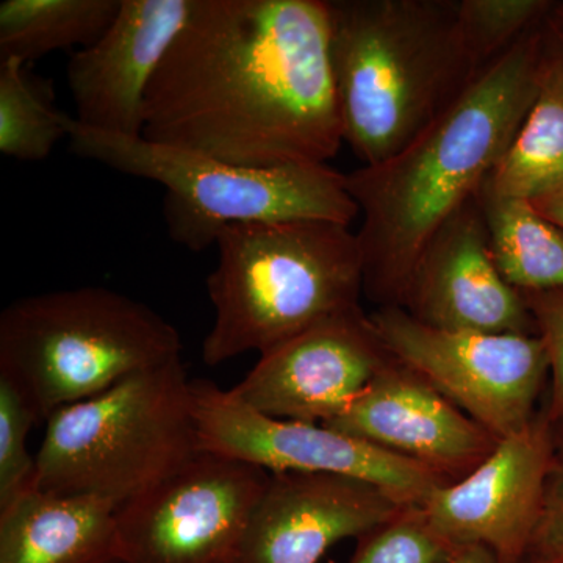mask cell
Segmentation results:
<instances>
[{
  "instance_id": "1",
  "label": "cell",
  "mask_w": 563,
  "mask_h": 563,
  "mask_svg": "<svg viewBox=\"0 0 563 563\" xmlns=\"http://www.w3.org/2000/svg\"><path fill=\"white\" fill-rule=\"evenodd\" d=\"M141 136L244 168L328 165L344 144L328 0H195Z\"/></svg>"
},
{
  "instance_id": "2",
  "label": "cell",
  "mask_w": 563,
  "mask_h": 563,
  "mask_svg": "<svg viewBox=\"0 0 563 563\" xmlns=\"http://www.w3.org/2000/svg\"><path fill=\"white\" fill-rule=\"evenodd\" d=\"M543 22L481 73L465 95L398 154L346 174L361 211L363 292L401 307L437 231L473 199L520 131L539 88Z\"/></svg>"
},
{
  "instance_id": "3",
  "label": "cell",
  "mask_w": 563,
  "mask_h": 563,
  "mask_svg": "<svg viewBox=\"0 0 563 563\" xmlns=\"http://www.w3.org/2000/svg\"><path fill=\"white\" fill-rule=\"evenodd\" d=\"M328 9L343 140L362 165L412 143L487 68L457 0H328Z\"/></svg>"
},
{
  "instance_id": "4",
  "label": "cell",
  "mask_w": 563,
  "mask_h": 563,
  "mask_svg": "<svg viewBox=\"0 0 563 563\" xmlns=\"http://www.w3.org/2000/svg\"><path fill=\"white\" fill-rule=\"evenodd\" d=\"M207 279L214 310L202 358L214 366L272 350L351 307L361 306L363 258L357 233L325 220L251 222L218 236Z\"/></svg>"
},
{
  "instance_id": "5",
  "label": "cell",
  "mask_w": 563,
  "mask_h": 563,
  "mask_svg": "<svg viewBox=\"0 0 563 563\" xmlns=\"http://www.w3.org/2000/svg\"><path fill=\"white\" fill-rule=\"evenodd\" d=\"M180 333L146 303L103 287L40 292L0 313V376L41 421L181 355Z\"/></svg>"
},
{
  "instance_id": "6",
  "label": "cell",
  "mask_w": 563,
  "mask_h": 563,
  "mask_svg": "<svg viewBox=\"0 0 563 563\" xmlns=\"http://www.w3.org/2000/svg\"><path fill=\"white\" fill-rule=\"evenodd\" d=\"M191 383L179 355L52 413L36 487L117 507L150 490L199 453Z\"/></svg>"
},
{
  "instance_id": "7",
  "label": "cell",
  "mask_w": 563,
  "mask_h": 563,
  "mask_svg": "<svg viewBox=\"0 0 563 563\" xmlns=\"http://www.w3.org/2000/svg\"><path fill=\"white\" fill-rule=\"evenodd\" d=\"M68 139L77 157L163 185L169 239L192 252L217 244L231 225L291 220L351 225L361 214L346 174L329 165L244 168L143 136L92 131L74 118Z\"/></svg>"
},
{
  "instance_id": "8",
  "label": "cell",
  "mask_w": 563,
  "mask_h": 563,
  "mask_svg": "<svg viewBox=\"0 0 563 563\" xmlns=\"http://www.w3.org/2000/svg\"><path fill=\"white\" fill-rule=\"evenodd\" d=\"M369 317L393 357L496 439L525 431L540 412L550 362L539 335L442 331L395 306Z\"/></svg>"
},
{
  "instance_id": "9",
  "label": "cell",
  "mask_w": 563,
  "mask_h": 563,
  "mask_svg": "<svg viewBox=\"0 0 563 563\" xmlns=\"http://www.w3.org/2000/svg\"><path fill=\"white\" fill-rule=\"evenodd\" d=\"M268 477L261 466L199 451L118 507L121 563H235Z\"/></svg>"
},
{
  "instance_id": "10",
  "label": "cell",
  "mask_w": 563,
  "mask_h": 563,
  "mask_svg": "<svg viewBox=\"0 0 563 563\" xmlns=\"http://www.w3.org/2000/svg\"><path fill=\"white\" fill-rule=\"evenodd\" d=\"M198 451L269 473H329L377 485L402 506H422L446 481L431 470L322 424L279 420L251 409L211 380H192Z\"/></svg>"
},
{
  "instance_id": "11",
  "label": "cell",
  "mask_w": 563,
  "mask_h": 563,
  "mask_svg": "<svg viewBox=\"0 0 563 563\" xmlns=\"http://www.w3.org/2000/svg\"><path fill=\"white\" fill-rule=\"evenodd\" d=\"M391 358L372 317L355 306L263 352L231 391L268 417L324 424L343 413Z\"/></svg>"
},
{
  "instance_id": "12",
  "label": "cell",
  "mask_w": 563,
  "mask_h": 563,
  "mask_svg": "<svg viewBox=\"0 0 563 563\" xmlns=\"http://www.w3.org/2000/svg\"><path fill=\"white\" fill-rule=\"evenodd\" d=\"M550 462L551 422L540 409L468 476L437 488L421 506L426 521L454 550L484 547L501 563H525Z\"/></svg>"
},
{
  "instance_id": "13",
  "label": "cell",
  "mask_w": 563,
  "mask_h": 563,
  "mask_svg": "<svg viewBox=\"0 0 563 563\" xmlns=\"http://www.w3.org/2000/svg\"><path fill=\"white\" fill-rule=\"evenodd\" d=\"M322 426L401 455L448 484L468 476L501 442L395 357L343 413Z\"/></svg>"
},
{
  "instance_id": "14",
  "label": "cell",
  "mask_w": 563,
  "mask_h": 563,
  "mask_svg": "<svg viewBox=\"0 0 563 563\" xmlns=\"http://www.w3.org/2000/svg\"><path fill=\"white\" fill-rule=\"evenodd\" d=\"M401 307L442 331L537 335L523 292L510 287L493 262L477 195L426 244Z\"/></svg>"
},
{
  "instance_id": "15",
  "label": "cell",
  "mask_w": 563,
  "mask_h": 563,
  "mask_svg": "<svg viewBox=\"0 0 563 563\" xmlns=\"http://www.w3.org/2000/svg\"><path fill=\"white\" fill-rule=\"evenodd\" d=\"M401 503L377 485L329 473H269L235 563H318L342 540L391 520Z\"/></svg>"
},
{
  "instance_id": "16",
  "label": "cell",
  "mask_w": 563,
  "mask_h": 563,
  "mask_svg": "<svg viewBox=\"0 0 563 563\" xmlns=\"http://www.w3.org/2000/svg\"><path fill=\"white\" fill-rule=\"evenodd\" d=\"M195 0H121L110 27L91 46L74 52L66 80L76 120L92 131L141 136L144 101L158 66L172 49Z\"/></svg>"
},
{
  "instance_id": "17",
  "label": "cell",
  "mask_w": 563,
  "mask_h": 563,
  "mask_svg": "<svg viewBox=\"0 0 563 563\" xmlns=\"http://www.w3.org/2000/svg\"><path fill=\"white\" fill-rule=\"evenodd\" d=\"M118 507L35 487L0 509V563H121Z\"/></svg>"
},
{
  "instance_id": "18",
  "label": "cell",
  "mask_w": 563,
  "mask_h": 563,
  "mask_svg": "<svg viewBox=\"0 0 563 563\" xmlns=\"http://www.w3.org/2000/svg\"><path fill=\"white\" fill-rule=\"evenodd\" d=\"M562 181L563 60L548 49L531 109L483 187L496 196L531 201Z\"/></svg>"
},
{
  "instance_id": "19",
  "label": "cell",
  "mask_w": 563,
  "mask_h": 563,
  "mask_svg": "<svg viewBox=\"0 0 563 563\" xmlns=\"http://www.w3.org/2000/svg\"><path fill=\"white\" fill-rule=\"evenodd\" d=\"M493 262L520 292L563 291V228L528 199L477 191Z\"/></svg>"
},
{
  "instance_id": "20",
  "label": "cell",
  "mask_w": 563,
  "mask_h": 563,
  "mask_svg": "<svg viewBox=\"0 0 563 563\" xmlns=\"http://www.w3.org/2000/svg\"><path fill=\"white\" fill-rule=\"evenodd\" d=\"M121 0H3L0 60H38L55 51L91 46L110 27Z\"/></svg>"
},
{
  "instance_id": "21",
  "label": "cell",
  "mask_w": 563,
  "mask_h": 563,
  "mask_svg": "<svg viewBox=\"0 0 563 563\" xmlns=\"http://www.w3.org/2000/svg\"><path fill=\"white\" fill-rule=\"evenodd\" d=\"M16 58L0 60V152L20 162L46 161L63 139L68 120L54 106L49 81Z\"/></svg>"
},
{
  "instance_id": "22",
  "label": "cell",
  "mask_w": 563,
  "mask_h": 563,
  "mask_svg": "<svg viewBox=\"0 0 563 563\" xmlns=\"http://www.w3.org/2000/svg\"><path fill=\"white\" fill-rule=\"evenodd\" d=\"M553 5V0H457L463 33L484 66L539 27Z\"/></svg>"
},
{
  "instance_id": "23",
  "label": "cell",
  "mask_w": 563,
  "mask_h": 563,
  "mask_svg": "<svg viewBox=\"0 0 563 563\" xmlns=\"http://www.w3.org/2000/svg\"><path fill=\"white\" fill-rule=\"evenodd\" d=\"M455 551L432 531L421 506H406L357 539L350 563H451Z\"/></svg>"
},
{
  "instance_id": "24",
  "label": "cell",
  "mask_w": 563,
  "mask_h": 563,
  "mask_svg": "<svg viewBox=\"0 0 563 563\" xmlns=\"http://www.w3.org/2000/svg\"><path fill=\"white\" fill-rule=\"evenodd\" d=\"M40 421L24 393L0 376V509L36 487V457L29 453L27 437Z\"/></svg>"
},
{
  "instance_id": "25",
  "label": "cell",
  "mask_w": 563,
  "mask_h": 563,
  "mask_svg": "<svg viewBox=\"0 0 563 563\" xmlns=\"http://www.w3.org/2000/svg\"><path fill=\"white\" fill-rule=\"evenodd\" d=\"M525 563H563V417L551 422V462Z\"/></svg>"
},
{
  "instance_id": "26",
  "label": "cell",
  "mask_w": 563,
  "mask_h": 563,
  "mask_svg": "<svg viewBox=\"0 0 563 563\" xmlns=\"http://www.w3.org/2000/svg\"><path fill=\"white\" fill-rule=\"evenodd\" d=\"M523 296L550 362L551 391L543 410L548 421L554 422L563 417V291Z\"/></svg>"
},
{
  "instance_id": "27",
  "label": "cell",
  "mask_w": 563,
  "mask_h": 563,
  "mask_svg": "<svg viewBox=\"0 0 563 563\" xmlns=\"http://www.w3.org/2000/svg\"><path fill=\"white\" fill-rule=\"evenodd\" d=\"M544 38L548 49L563 60V2H554L543 21Z\"/></svg>"
},
{
  "instance_id": "28",
  "label": "cell",
  "mask_w": 563,
  "mask_h": 563,
  "mask_svg": "<svg viewBox=\"0 0 563 563\" xmlns=\"http://www.w3.org/2000/svg\"><path fill=\"white\" fill-rule=\"evenodd\" d=\"M532 206L536 207L543 217L555 222L563 228V181L558 187L542 192L537 198L531 199Z\"/></svg>"
},
{
  "instance_id": "29",
  "label": "cell",
  "mask_w": 563,
  "mask_h": 563,
  "mask_svg": "<svg viewBox=\"0 0 563 563\" xmlns=\"http://www.w3.org/2000/svg\"><path fill=\"white\" fill-rule=\"evenodd\" d=\"M451 563H501L490 550L484 547H465L455 551Z\"/></svg>"
}]
</instances>
